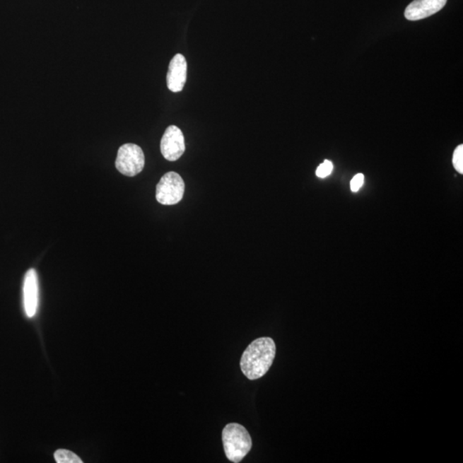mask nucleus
Listing matches in <instances>:
<instances>
[{"mask_svg": "<svg viewBox=\"0 0 463 463\" xmlns=\"http://www.w3.org/2000/svg\"><path fill=\"white\" fill-rule=\"evenodd\" d=\"M276 347L271 337H261L253 341L245 350L240 361V368L250 380L264 377L275 360Z\"/></svg>", "mask_w": 463, "mask_h": 463, "instance_id": "f257e3e1", "label": "nucleus"}, {"mask_svg": "<svg viewBox=\"0 0 463 463\" xmlns=\"http://www.w3.org/2000/svg\"><path fill=\"white\" fill-rule=\"evenodd\" d=\"M224 452L229 461L239 463L252 450V440L248 430L237 423L225 426L223 432Z\"/></svg>", "mask_w": 463, "mask_h": 463, "instance_id": "f03ea898", "label": "nucleus"}, {"mask_svg": "<svg viewBox=\"0 0 463 463\" xmlns=\"http://www.w3.org/2000/svg\"><path fill=\"white\" fill-rule=\"evenodd\" d=\"M145 157L142 148L134 143H126L119 148L115 166L117 170L128 177H134L143 171Z\"/></svg>", "mask_w": 463, "mask_h": 463, "instance_id": "7ed1b4c3", "label": "nucleus"}, {"mask_svg": "<svg viewBox=\"0 0 463 463\" xmlns=\"http://www.w3.org/2000/svg\"><path fill=\"white\" fill-rule=\"evenodd\" d=\"M184 193V180L175 172H167L156 185V197L160 204L175 205L179 204L183 199Z\"/></svg>", "mask_w": 463, "mask_h": 463, "instance_id": "20e7f679", "label": "nucleus"}, {"mask_svg": "<svg viewBox=\"0 0 463 463\" xmlns=\"http://www.w3.org/2000/svg\"><path fill=\"white\" fill-rule=\"evenodd\" d=\"M185 151L183 132L179 127L170 126L160 141V152L164 158L169 162H175L184 154Z\"/></svg>", "mask_w": 463, "mask_h": 463, "instance_id": "39448f33", "label": "nucleus"}, {"mask_svg": "<svg viewBox=\"0 0 463 463\" xmlns=\"http://www.w3.org/2000/svg\"><path fill=\"white\" fill-rule=\"evenodd\" d=\"M23 307L28 317H33L37 312L39 304V285L37 273L30 269L23 281Z\"/></svg>", "mask_w": 463, "mask_h": 463, "instance_id": "423d86ee", "label": "nucleus"}, {"mask_svg": "<svg viewBox=\"0 0 463 463\" xmlns=\"http://www.w3.org/2000/svg\"><path fill=\"white\" fill-rule=\"evenodd\" d=\"M446 3L447 0H414L406 6L404 16L409 21H418L436 14Z\"/></svg>", "mask_w": 463, "mask_h": 463, "instance_id": "0eeeda50", "label": "nucleus"}, {"mask_svg": "<svg viewBox=\"0 0 463 463\" xmlns=\"http://www.w3.org/2000/svg\"><path fill=\"white\" fill-rule=\"evenodd\" d=\"M187 78V62L182 54H178L169 64L167 83L169 90L178 93L183 90Z\"/></svg>", "mask_w": 463, "mask_h": 463, "instance_id": "6e6552de", "label": "nucleus"}, {"mask_svg": "<svg viewBox=\"0 0 463 463\" xmlns=\"http://www.w3.org/2000/svg\"><path fill=\"white\" fill-rule=\"evenodd\" d=\"M54 459L58 463H82L83 461L76 455L68 450H58L54 453Z\"/></svg>", "mask_w": 463, "mask_h": 463, "instance_id": "1a4fd4ad", "label": "nucleus"}, {"mask_svg": "<svg viewBox=\"0 0 463 463\" xmlns=\"http://www.w3.org/2000/svg\"><path fill=\"white\" fill-rule=\"evenodd\" d=\"M453 165L455 168L461 175L463 174V145L459 146L455 150L453 154Z\"/></svg>", "mask_w": 463, "mask_h": 463, "instance_id": "9d476101", "label": "nucleus"}, {"mask_svg": "<svg viewBox=\"0 0 463 463\" xmlns=\"http://www.w3.org/2000/svg\"><path fill=\"white\" fill-rule=\"evenodd\" d=\"M332 163L330 162V160H325L324 162L322 163L319 168H317L316 175L317 177H319V178L324 179L332 174Z\"/></svg>", "mask_w": 463, "mask_h": 463, "instance_id": "9b49d317", "label": "nucleus"}, {"mask_svg": "<svg viewBox=\"0 0 463 463\" xmlns=\"http://www.w3.org/2000/svg\"><path fill=\"white\" fill-rule=\"evenodd\" d=\"M365 177L363 175L358 174L354 176L351 180V183H350V187H351L352 192H356L359 191L362 185H363Z\"/></svg>", "mask_w": 463, "mask_h": 463, "instance_id": "f8f14e48", "label": "nucleus"}]
</instances>
